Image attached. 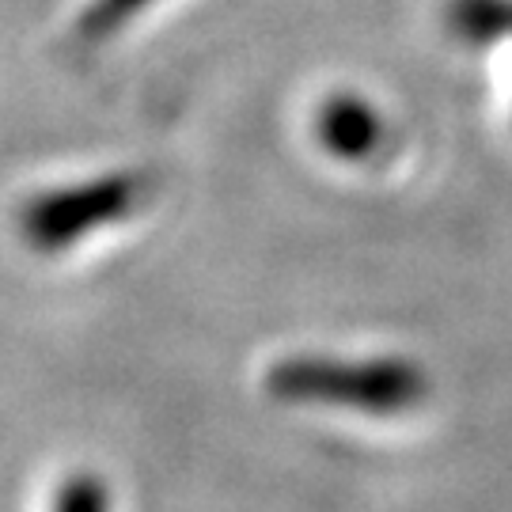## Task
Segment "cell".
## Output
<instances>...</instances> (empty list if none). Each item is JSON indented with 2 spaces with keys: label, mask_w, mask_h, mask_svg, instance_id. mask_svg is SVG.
<instances>
[{
  "label": "cell",
  "mask_w": 512,
  "mask_h": 512,
  "mask_svg": "<svg viewBox=\"0 0 512 512\" xmlns=\"http://www.w3.org/2000/svg\"><path fill=\"white\" fill-rule=\"evenodd\" d=\"M54 512H107V490L92 475H76L61 486Z\"/></svg>",
  "instance_id": "obj_5"
},
{
  "label": "cell",
  "mask_w": 512,
  "mask_h": 512,
  "mask_svg": "<svg viewBox=\"0 0 512 512\" xmlns=\"http://www.w3.org/2000/svg\"><path fill=\"white\" fill-rule=\"evenodd\" d=\"M319 141L338 156V160H368L380 141H384V114L357 99V95H334L319 110Z\"/></svg>",
  "instance_id": "obj_3"
},
{
  "label": "cell",
  "mask_w": 512,
  "mask_h": 512,
  "mask_svg": "<svg viewBox=\"0 0 512 512\" xmlns=\"http://www.w3.org/2000/svg\"><path fill=\"white\" fill-rule=\"evenodd\" d=\"M266 387L285 403L349 406L365 414H399L425 399L429 376L425 368L403 357H289L277 361Z\"/></svg>",
  "instance_id": "obj_1"
},
{
  "label": "cell",
  "mask_w": 512,
  "mask_h": 512,
  "mask_svg": "<svg viewBox=\"0 0 512 512\" xmlns=\"http://www.w3.org/2000/svg\"><path fill=\"white\" fill-rule=\"evenodd\" d=\"M148 190H152V179L137 171H114L80 186H61L23 205L19 228L35 251L57 255L84 236H92L95 228L133 217L145 205Z\"/></svg>",
  "instance_id": "obj_2"
},
{
  "label": "cell",
  "mask_w": 512,
  "mask_h": 512,
  "mask_svg": "<svg viewBox=\"0 0 512 512\" xmlns=\"http://www.w3.org/2000/svg\"><path fill=\"white\" fill-rule=\"evenodd\" d=\"M152 0H92L80 16V38L84 42H103V38L118 35L126 23L145 12Z\"/></svg>",
  "instance_id": "obj_4"
}]
</instances>
